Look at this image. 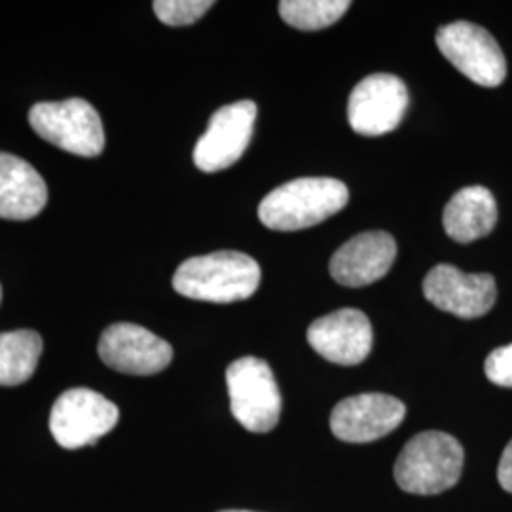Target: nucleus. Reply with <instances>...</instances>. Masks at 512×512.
<instances>
[{
    "label": "nucleus",
    "mask_w": 512,
    "mask_h": 512,
    "mask_svg": "<svg viewBox=\"0 0 512 512\" xmlns=\"http://www.w3.org/2000/svg\"><path fill=\"white\" fill-rule=\"evenodd\" d=\"M260 277L262 272L253 256L217 251L184 260L173 275V289L192 300L230 304L251 298Z\"/></svg>",
    "instance_id": "nucleus-1"
},
{
    "label": "nucleus",
    "mask_w": 512,
    "mask_h": 512,
    "mask_svg": "<svg viewBox=\"0 0 512 512\" xmlns=\"http://www.w3.org/2000/svg\"><path fill=\"white\" fill-rule=\"evenodd\" d=\"M230 408L251 433H270L281 416V393L270 365L258 357H241L226 370Z\"/></svg>",
    "instance_id": "nucleus-5"
},
{
    "label": "nucleus",
    "mask_w": 512,
    "mask_h": 512,
    "mask_svg": "<svg viewBox=\"0 0 512 512\" xmlns=\"http://www.w3.org/2000/svg\"><path fill=\"white\" fill-rule=\"evenodd\" d=\"M348 202V186L342 181L304 177L272 190L258 205V217L270 230L296 232L336 215Z\"/></svg>",
    "instance_id": "nucleus-2"
},
{
    "label": "nucleus",
    "mask_w": 512,
    "mask_h": 512,
    "mask_svg": "<svg viewBox=\"0 0 512 512\" xmlns=\"http://www.w3.org/2000/svg\"><path fill=\"white\" fill-rule=\"evenodd\" d=\"M349 6L348 0H281L279 16L294 29L319 31L336 23Z\"/></svg>",
    "instance_id": "nucleus-18"
},
{
    "label": "nucleus",
    "mask_w": 512,
    "mask_h": 512,
    "mask_svg": "<svg viewBox=\"0 0 512 512\" xmlns=\"http://www.w3.org/2000/svg\"><path fill=\"white\" fill-rule=\"evenodd\" d=\"M118 420L120 410L116 404L88 387H74L55 401L50 414V431L59 446L78 450L105 437Z\"/></svg>",
    "instance_id": "nucleus-6"
},
{
    "label": "nucleus",
    "mask_w": 512,
    "mask_h": 512,
    "mask_svg": "<svg viewBox=\"0 0 512 512\" xmlns=\"http://www.w3.org/2000/svg\"><path fill=\"white\" fill-rule=\"evenodd\" d=\"M437 46L459 73L478 86L497 88L507 78V59L495 38L471 21H454L437 31Z\"/></svg>",
    "instance_id": "nucleus-7"
},
{
    "label": "nucleus",
    "mask_w": 512,
    "mask_h": 512,
    "mask_svg": "<svg viewBox=\"0 0 512 512\" xmlns=\"http://www.w3.org/2000/svg\"><path fill=\"white\" fill-rule=\"evenodd\" d=\"M44 342L35 330L0 332V385L25 384L37 370Z\"/></svg>",
    "instance_id": "nucleus-17"
},
{
    "label": "nucleus",
    "mask_w": 512,
    "mask_h": 512,
    "mask_svg": "<svg viewBox=\"0 0 512 512\" xmlns=\"http://www.w3.org/2000/svg\"><path fill=\"white\" fill-rule=\"evenodd\" d=\"M220 512H253V511H220Z\"/></svg>",
    "instance_id": "nucleus-22"
},
{
    "label": "nucleus",
    "mask_w": 512,
    "mask_h": 512,
    "mask_svg": "<svg viewBox=\"0 0 512 512\" xmlns=\"http://www.w3.org/2000/svg\"><path fill=\"white\" fill-rule=\"evenodd\" d=\"M48 203V186L29 162L0 152V219L29 220Z\"/></svg>",
    "instance_id": "nucleus-15"
},
{
    "label": "nucleus",
    "mask_w": 512,
    "mask_h": 512,
    "mask_svg": "<svg viewBox=\"0 0 512 512\" xmlns=\"http://www.w3.org/2000/svg\"><path fill=\"white\" fill-rule=\"evenodd\" d=\"M256 103L238 101L217 110L194 147V164L203 173H217L236 164L255 131Z\"/></svg>",
    "instance_id": "nucleus-9"
},
{
    "label": "nucleus",
    "mask_w": 512,
    "mask_h": 512,
    "mask_svg": "<svg viewBox=\"0 0 512 512\" xmlns=\"http://www.w3.org/2000/svg\"><path fill=\"white\" fill-rule=\"evenodd\" d=\"M397 258V241L387 232H363L330 258V275L346 287H365L382 279Z\"/></svg>",
    "instance_id": "nucleus-14"
},
{
    "label": "nucleus",
    "mask_w": 512,
    "mask_h": 512,
    "mask_svg": "<svg viewBox=\"0 0 512 512\" xmlns=\"http://www.w3.org/2000/svg\"><path fill=\"white\" fill-rule=\"evenodd\" d=\"M425 298L442 311L461 319H476L494 308V275L463 274L452 264L435 266L423 279Z\"/></svg>",
    "instance_id": "nucleus-11"
},
{
    "label": "nucleus",
    "mask_w": 512,
    "mask_h": 512,
    "mask_svg": "<svg viewBox=\"0 0 512 512\" xmlns=\"http://www.w3.org/2000/svg\"><path fill=\"white\" fill-rule=\"evenodd\" d=\"M463 448L442 431H425L408 440L395 463V480L408 494H442L458 484Z\"/></svg>",
    "instance_id": "nucleus-3"
},
{
    "label": "nucleus",
    "mask_w": 512,
    "mask_h": 512,
    "mask_svg": "<svg viewBox=\"0 0 512 512\" xmlns=\"http://www.w3.org/2000/svg\"><path fill=\"white\" fill-rule=\"evenodd\" d=\"M484 370L492 384L512 387V344L494 349L486 359Z\"/></svg>",
    "instance_id": "nucleus-20"
},
{
    "label": "nucleus",
    "mask_w": 512,
    "mask_h": 512,
    "mask_svg": "<svg viewBox=\"0 0 512 512\" xmlns=\"http://www.w3.org/2000/svg\"><path fill=\"white\" fill-rule=\"evenodd\" d=\"M0 302H2V287H0Z\"/></svg>",
    "instance_id": "nucleus-23"
},
{
    "label": "nucleus",
    "mask_w": 512,
    "mask_h": 512,
    "mask_svg": "<svg viewBox=\"0 0 512 512\" xmlns=\"http://www.w3.org/2000/svg\"><path fill=\"white\" fill-rule=\"evenodd\" d=\"M497 480L505 492L512 494V440L505 448L499 467H497Z\"/></svg>",
    "instance_id": "nucleus-21"
},
{
    "label": "nucleus",
    "mask_w": 512,
    "mask_h": 512,
    "mask_svg": "<svg viewBox=\"0 0 512 512\" xmlns=\"http://www.w3.org/2000/svg\"><path fill=\"white\" fill-rule=\"evenodd\" d=\"M372 325L365 313L355 308L332 311L313 321L308 342L321 357L336 365L363 363L372 349Z\"/></svg>",
    "instance_id": "nucleus-13"
},
{
    "label": "nucleus",
    "mask_w": 512,
    "mask_h": 512,
    "mask_svg": "<svg viewBox=\"0 0 512 512\" xmlns=\"http://www.w3.org/2000/svg\"><path fill=\"white\" fill-rule=\"evenodd\" d=\"M408 103V90L399 76L370 74L349 95V126L366 137L384 135L403 122Z\"/></svg>",
    "instance_id": "nucleus-8"
},
{
    "label": "nucleus",
    "mask_w": 512,
    "mask_h": 512,
    "mask_svg": "<svg viewBox=\"0 0 512 512\" xmlns=\"http://www.w3.org/2000/svg\"><path fill=\"white\" fill-rule=\"evenodd\" d=\"M29 124L50 145L82 158L105 150V128L99 112L86 99L37 103L29 110Z\"/></svg>",
    "instance_id": "nucleus-4"
},
{
    "label": "nucleus",
    "mask_w": 512,
    "mask_h": 512,
    "mask_svg": "<svg viewBox=\"0 0 512 512\" xmlns=\"http://www.w3.org/2000/svg\"><path fill=\"white\" fill-rule=\"evenodd\" d=\"M97 349L105 365L131 376L158 374L173 361L169 342L133 323H116L103 330Z\"/></svg>",
    "instance_id": "nucleus-10"
},
{
    "label": "nucleus",
    "mask_w": 512,
    "mask_h": 512,
    "mask_svg": "<svg viewBox=\"0 0 512 512\" xmlns=\"http://www.w3.org/2000/svg\"><path fill=\"white\" fill-rule=\"evenodd\" d=\"M497 222L494 194L484 186H467L452 196L446 205L442 224L450 238L471 243L488 236Z\"/></svg>",
    "instance_id": "nucleus-16"
},
{
    "label": "nucleus",
    "mask_w": 512,
    "mask_h": 512,
    "mask_svg": "<svg viewBox=\"0 0 512 512\" xmlns=\"http://www.w3.org/2000/svg\"><path fill=\"white\" fill-rule=\"evenodd\" d=\"M213 4L215 2L211 0H156L152 2V8L165 25L183 27L203 18L209 8H213Z\"/></svg>",
    "instance_id": "nucleus-19"
},
{
    "label": "nucleus",
    "mask_w": 512,
    "mask_h": 512,
    "mask_svg": "<svg viewBox=\"0 0 512 512\" xmlns=\"http://www.w3.org/2000/svg\"><path fill=\"white\" fill-rule=\"evenodd\" d=\"M406 406L384 393H363L344 399L330 414V429L336 439L363 444L382 439L401 425Z\"/></svg>",
    "instance_id": "nucleus-12"
}]
</instances>
